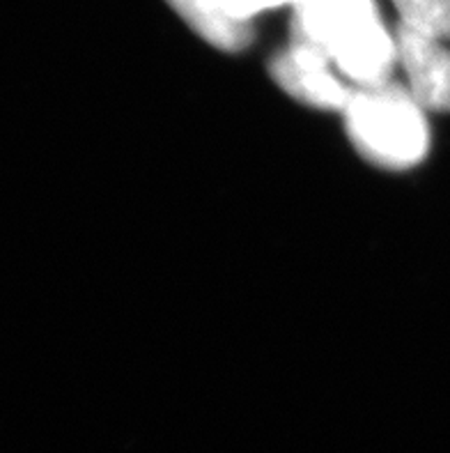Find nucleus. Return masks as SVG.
Returning <instances> with one entry per match:
<instances>
[{
    "instance_id": "obj_1",
    "label": "nucleus",
    "mask_w": 450,
    "mask_h": 453,
    "mask_svg": "<svg viewBox=\"0 0 450 453\" xmlns=\"http://www.w3.org/2000/svg\"><path fill=\"white\" fill-rule=\"evenodd\" d=\"M342 113L352 145L375 166L405 171L428 155L425 109L407 86L393 81L379 86H354Z\"/></svg>"
},
{
    "instance_id": "obj_2",
    "label": "nucleus",
    "mask_w": 450,
    "mask_h": 453,
    "mask_svg": "<svg viewBox=\"0 0 450 453\" xmlns=\"http://www.w3.org/2000/svg\"><path fill=\"white\" fill-rule=\"evenodd\" d=\"M317 40L352 86L391 81L398 60L395 35L377 14L375 0H326Z\"/></svg>"
},
{
    "instance_id": "obj_3",
    "label": "nucleus",
    "mask_w": 450,
    "mask_h": 453,
    "mask_svg": "<svg viewBox=\"0 0 450 453\" xmlns=\"http://www.w3.org/2000/svg\"><path fill=\"white\" fill-rule=\"evenodd\" d=\"M271 79L290 97L324 111H342L352 97V88L345 86L333 72V60L322 46L306 42H290L287 49L271 58Z\"/></svg>"
},
{
    "instance_id": "obj_6",
    "label": "nucleus",
    "mask_w": 450,
    "mask_h": 453,
    "mask_svg": "<svg viewBox=\"0 0 450 453\" xmlns=\"http://www.w3.org/2000/svg\"><path fill=\"white\" fill-rule=\"evenodd\" d=\"M393 5L400 12V21L450 40V0H393Z\"/></svg>"
},
{
    "instance_id": "obj_4",
    "label": "nucleus",
    "mask_w": 450,
    "mask_h": 453,
    "mask_svg": "<svg viewBox=\"0 0 450 453\" xmlns=\"http://www.w3.org/2000/svg\"><path fill=\"white\" fill-rule=\"evenodd\" d=\"M395 51L407 74V88L425 111H450V49L444 37L400 21Z\"/></svg>"
},
{
    "instance_id": "obj_7",
    "label": "nucleus",
    "mask_w": 450,
    "mask_h": 453,
    "mask_svg": "<svg viewBox=\"0 0 450 453\" xmlns=\"http://www.w3.org/2000/svg\"><path fill=\"white\" fill-rule=\"evenodd\" d=\"M233 12L234 17L244 19V21H251L253 17L257 14H263L267 10H274V7H283V5H303V3H310V0H225Z\"/></svg>"
},
{
    "instance_id": "obj_5",
    "label": "nucleus",
    "mask_w": 450,
    "mask_h": 453,
    "mask_svg": "<svg viewBox=\"0 0 450 453\" xmlns=\"http://www.w3.org/2000/svg\"><path fill=\"white\" fill-rule=\"evenodd\" d=\"M172 10L211 46L241 51L251 44V21L234 17L225 0H168Z\"/></svg>"
}]
</instances>
